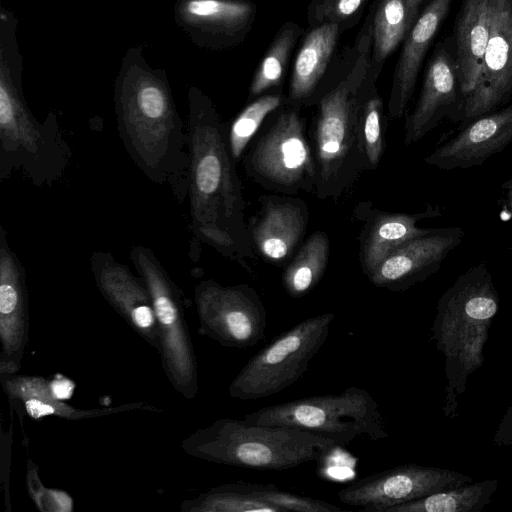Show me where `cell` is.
Instances as JSON below:
<instances>
[{"label":"cell","mask_w":512,"mask_h":512,"mask_svg":"<svg viewBox=\"0 0 512 512\" xmlns=\"http://www.w3.org/2000/svg\"><path fill=\"white\" fill-rule=\"evenodd\" d=\"M191 157L189 215L193 244H206L252 273L255 259L245 200L228 143V128L212 104L192 101L187 124Z\"/></svg>","instance_id":"obj_1"},{"label":"cell","mask_w":512,"mask_h":512,"mask_svg":"<svg viewBox=\"0 0 512 512\" xmlns=\"http://www.w3.org/2000/svg\"><path fill=\"white\" fill-rule=\"evenodd\" d=\"M371 20L357 39L352 65L317 101L311 141L317 175L314 194L319 199L340 198L365 171L359 116L379 77L371 67Z\"/></svg>","instance_id":"obj_2"},{"label":"cell","mask_w":512,"mask_h":512,"mask_svg":"<svg viewBox=\"0 0 512 512\" xmlns=\"http://www.w3.org/2000/svg\"><path fill=\"white\" fill-rule=\"evenodd\" d=\"M499 295L485 262L458 276L437 302L431 340L445 357V417L458 416V398L468 377L484 362L483 349L492 320L499 310Z\"/></svg>","instance_id":"obj_3"},{"label":"cell","mask_w":512,"mask_h":512,"mask_svg":"<svg viewBox=\"0 0 512 512\" xmlns=\"http://www.w3.org/2000/svg\"><path fill=\"white\" fill-rule=\"evenodd\" d=\"M118 135L129 157L153 183L169 186L182 204L189 193L191 157L188 131L165 90L143 83L122 95Z\"/></svg>","instance_id":"obj_4"},{"label":"cell","mask_w":512,"mask_h":512,"mask_svg":"<svg viewBox=\"0 0 512 512\" xmlns=\"http://www.w3.org/2000/svg\"><path fill=\"white\" fill-rule=\"evenodd\" d=\"M337 445L304 429L221 418L186 437L188 455L216 464L282 471L318 461Z\"/></svg>","instance_id":"obj_5"},{"label":"cell","mask_w":512,"mask_h":512,"mask_svg":"<svg viewBox=\"0 0 512 512\" xmlns=\"http://www.w3.org/2000/svg\"><path fill=\"white\" fill-rule=\"evenodd\" d=\"M250 423L304 429L335 442L351 443L357 437L379 441L388 437L376 400L367 390L351 386L339 394L291 400L260 408L245 415Z\"/></svg>","instance_id":"obj_6"},{"label":"cell","mask_w":512,"mask_h":512,"mask_svg":"<svg viewBox=\"0 0 512 512\" xmlns=\"http://www.w3.org/2000/svg\"><path fill=\"white\" fill-rule=\"evenodd\" d=\"M71 157L56 117L38 122L17 93L1 82L0 181L21 171L34 186H51L63 176Z\"/></svg>","instance_id":"obj_7"},{"label":"cell","mask_w":512,"mask_h":512,"mask_svg":"<svg viewBox=\"0 0 512 512\" xmlns=\"http://www.w3.org/2000/svg\"><path fill=\"white\" fill-rule=\"evenodd\" d=\"M247 176L278 194L314 193L316 161L300 108L284 105L272 114L242 157Z\"/></svg>","instance_id":"obj_8"},{"label":"cell","mask_w":512,"mask_h":512,"mask_svg":"<svg viewBox=\"0 0 512 512\" xmlns=\"http://www.w3.org/2000/svg\"><path fill=\"white\" fill-rule=\"evenodd\" d=\"M334 318L331 312L309 317L276 336L242 367L229 385V395L256 400L296 383L324 345Z\"/></svg>","instance_id":"obj_9"},{"label":"cell","mask_w":512,"mask_h":512,"mask_svg":"<svg viewBox=\"0 0 512 512\" xmlns=\"http://www.w3.org/2000/svg\"><path fill=\"white\" fill-rule=\"evenodd\" d=\"M130 259L151 294L165 374L174 390L191 400L199 390L198 366L180 290L150 248L133 246Z\"/></svg>","instance_id":"obj_10"},{"label":"cell","mask_w":512,"mask_h":512,"mask_svg":"<svg viewBox=\"0 0 512 512\" xmlns=\"http://www.w3.org/2000/svg\"><path fill=\"white\" fill-rule=\"evenodd\" d=\"M194 301L202 333L221 346L245 349L264 338L267 312L248 284L223 286L202 280L194 289Z\"/></svg>","instance_id":"obj_11"},{"label":"cell","mask_w":512,"mask_h":512,"mask_svg":"<svg viewBox=\"0 0 512 512\" xmlns=\"http://www.w3.org/2000/svg\"><path fill=\"white\" fill-rule=\"evenodd\" d=\"M472 481L457 471L407 463L347 484L338 492V498L363 511L387 512L394 506Z\"/></svg>","instance_id":"obj_12"},{"label":"cell","mask_w":512,"mask_h":512,"mask_svg":"<svg viewBox=\"0 0 512 512\" xmlns=\"http://www.w3.org/2000/svg\"><path fill=\"white\" fill-rule=\"evenodd\" d=\"M489 37L478 80L465 96L460 127L512 99V0H489Z\"/></svg>","instance_id":"obj_13"},{"label":"cell","mask_w":512,"mask_h":512,"mask_svg":"<svg viewBox=\"0 0 512 512\" xmlns=\"http://www.w3.org/2000/svg\"><path fill=\"white\" fill-rule=\"evenodd\" d=\"M464 105L451 35L437 42L426 66L419 98L406 117L404 144H414L444 118L459 123Z\"/></svg>","instance_id":"obj_14"},{"label":"cell","mask_w":512,"mask_h":512,"mask_svg":"<svg viewBox=\"0 0 512 512\" xmlns=\"http://www.w3.org/2000/svg\"><path fill=\"white\" fill-rule=\"evenodd\" d=\"M464 238L460 227H439L403 243L367 276L377 288L402 292L436 273Z\"/></svg>","instance_id":"obj_15"},{"label":"cell","mask_w":512,"mask_h":512,"mask_svg":"<svg viewBox=\"0 0 512 512\" xmlns=\"http://www.w3.org/2000/svg\"><path fill=\"white\" fill-rule=\"evenodd\" d=\"M90 268L95 284L110 306L158 353L160 336L149 289L143 279L108 251H94Z\"/></svg>","instance_id":"obj_16"},{"label":"cell","mask_w":512,"mask_h":512,"mask_svg":"<svg viewBox=\"0 0 512 512\" xmlns=\"http://www.w3.org/2000/svg\"><path fill=\"white\" fill-rule=\"evenodd\" d=\"M26 273L0 225V375L16 374L28 342Z\"/></svg>","instance_id":"obj_17"},{"label":"cell","mask_w":512,"mask_h":512,"mask_svg":"<svg viewBox=\"0 0 512 512\" xmlns=\"http://www.w3.org/2000/svg\"><path fill=\"white\" fill-rule=\"evenodd\" d=\"M259 202L258 212L247 224L253 250L268 263L286 266L305 235L308 205L293 195L278 193L263 195Z\"/></svg>","instance_id":"obj_18"},{"label":"cell","mask_w":512,"mask_h":512,"mask_svg":"<svg viewBox=\"0 0 512 512\" xmlns=\"http://www.w3.org/2000/svg\"><path fill=\"white\" fill-rule=\"evenodd\" d=\"M512 143V104L481 115L438 145L425 164L441 170L468 169L483 165Z\"/></svg>","instance_id":"obj_19"},{"label":"cell","mask_w":512,"mask_h":512,"mask_svg":"<svg viewBox=\"0 0 512 512\" xmlns=\"http://www.w3.org/2000/svg\"><path fill=\"white\" fill-rule=\"evenodd\" d=\"M354 214L363 222L358 238L359 259L363 273L368 276L394 249L427 233L430 228H421L417 223L440 216L441 210L428 204L418 213L387 212L365 202L356 207Z\"/></svg>","instance_id":"obj_20"},{"label":"cell","mask_w":512,"mask_h":512,"mask_svg":"<svg viewBox=\"0 0 512 512\" xmlns=\"http://www.w3.org/2000/svg\"><path fill=\"white\" fill-rule=\"evenodd\" d=\"M453 0H431L404 38L394 70L388 116L401 118L413 96L424 58L450 12Z\"/></svg>","instance_id":"obj_21"},{"label":"cell","mask_w":512,"mask_h":512,"mask_svg":"<svg viewBox=\"0 0 512 512\" xmlns=\"http://www.w3.org/2000/svg\"><path fill=\"white\" fill-rule=\"evenodd\" d=\"M1 383L10 403L22 402L27 414L33 418L44 416H57L69 420L101 417L113 413L161 409L146 403L132 402L103 409H76L62 400L68 397L56 390L57 381L49 382L45 378L36 376H22L16 374L0 375Z\"/></svg>","instance_id":"obj_22"},{"label":"cell","mask_w":512,"mask_h":512,"mask_svg":"<svg viewBox=\"0 0 512 512\" xmlns=\"http://www.w3.org/2000/svg\"><path fill=\"white\" fill-rule=\"evenodd\" d=\"M339 23H321L305 36L296 55L289 83L287 105L301 108L317 103L319 87L336 48Z\"/></svg>","instance_id":"obj_23"},{"label":"cell","mask_w":512,"mask_h":512,"mask_svg":"<svg viewBox=\"0 0 512 512\" xmlns=\"http://www.w3.org/2000/svg\"><path fill=\"white\" fill-rule=\"evenodd\" d=\"M489 0H462L451 34L465 96L474 88L489 37Z\"/></svg>","instance_id":"obj_24"},{"label":"cell","mask_w":512,"mask_h":512,"mask_svg":"<svg viewBox=\"0 0 512 512\" xmlns=\"http://www.w3.org/2000/svg\"><path fill=\"white\" fill-rule=\"evenodd\" d=\"M330 253L327 234L323 231L312 233L282 273V284L292 298H300L313 290L325 273Z\"/></svg>","instance_id":"obj_25"},{"label":"cell","mask_w":512,"mask_h":512,"mask_svg":"<svg viewBox=\"0 0 512 512\" xmlns=\"http://www.w3.org/2000/svg\"><path fill=\"white\" fill-rule=\"evenodd\" d=\"M497 487V479L466 483L394 506L387 512H481Z\"/></svg>","instance_id":"obj_26"},{"label":"cell","mask_w":512,"mask_h":512,"mask_svg":"<svg viewBox=\"0 0 512 512\" xmlns=\"http://www.w3.org/2000/svg\"><path fill=\"white\" fill-rule=\"evenodd\" d=\"M409 30L405 0H380L371 20V67L379 76L387 57Z\"/></svg>","instance_id":"obj_27"},{"label":"cell","mask_w":512,"mask_h":512,"mask_svg":"<svg viewBox=\"0 0 512 512\" xmlns=\"http://www.w3.org/2000/svg\"><path fill=\"white\" fill-rule=\"evenodd\" d=\"M186 11L194 19L244 38L252 28L256 6L250 0H191Z\"/></svg>","instance_id":"obj_28"},{"label":"cell","mask_w":512,"mask_h":512,"mask_svg":"<svg viewBox=\"0 0 512 512\" xmlns=\"http://www.w3.org/2000/svg\"><path fill=\"white\" fill-rule=\"evenodd\" d=\"M300 33V27L292 22L285 23L278 30L252 78L248 93L249 101L273 87L280 86L290 53Z\"/></svg>","instance_id":"obj_29"},{"label":"cell","mask_w":512,"mask_h":512,"mask_svg":"<svg viewBox=\"0 0 512 512\" xmlns=\"http://www.w3.org/2000/svg\"><path fill=\"white\" fill-rule=\"evenodd\" d=\"M287 104L281 93L264 94L250 103L236 116L228 128V143L236 164L274 112Z\"/></svg>","instance_id":"obj_30"},{"label":"cell","mask_w":512,"mask_h":512,"mask_svg":"<svg viewBox=\"0 0 512 512\" xmlns=\"http://www.w3.org/2000/svg\"><path fill=\"white\" fill-rule=\"evenodd\" d=\"M184 512H282L270 503L249 496L237 481L209 489L193 499L181 503Z\"/></svg>","instance_id":"obj_31"},{"label":"cell","mask_w":512,"mask_h":512,"mask_svg":"<svg viewBox=\"0 0 512 512\" xmlns=\"http://www.w3.org/2000/svg\"><path fill=\"white\" fill-rule=\"evenodd\" d=\"M383 116V100L374 87L359 116L358 141L365 171L376 169L384 152Z\"/></svg>","instance_id":"obj_32"},{"label":"cell","mask_w":512,"mask_h":512,"mask_svg":"<svg viewBox=\"0 0 512 512\" xmlns=\"http://www.w3.org/2000/svg\"><path fill=\"white\" fill-rule=\"evenodd\" d=\"M239 487L249 496L270 503L282 512H339L343 511L329 502L282 491L273 484L237 481Z\"/></svg>","instance_id":"obj_33"},{"label":"cell","mask_w":512,"mask_h":512,"mask_svg":"<svg viewBox=\"0 0 512 512\" xmlns=\"http://www.w3.org/2000/svg\"><path fill=\"white\" fill-rule=\"evenodd\" d=\"M366 0H314L310 6V24L339 23L352 17Z\"/></svg>","instance_id":"obj_34"},{"label":"cell","mask_w":512,"mask_h":512,"mask_svg":"<svg viewBox=\"0 0 512 512\" xmlns=\"http://www.w3.org/2000/svg\"><path fill=\"white\" fill-rule=\"evenodd\" d=\"M497 446H508L512 444V405L505 412L494 436Z\"/></svg>","instance_id":"obj_35"},{"label":"cell","mask_w":512,"mask_h":512,"mask_svg":"<svg viewBox=\"0 0 512 512\" xmlns=\"http://www.w3.org/2000/svg\"><path fill=\"white\" fill-rule=\"evenodd\" d=\"M422 2L423 0H405L409 29L419 16V8Z\"/></svg>","instance_id":"obj_36"},{"label":"cell","mask_w":512,"mask_h":512,"mask_svg":"<svg viewBox=\"0 0 512 512\" xmlns=\"http://www.w3.org/2000/svg\"><path fill=\"white\" fill-rule=\"evenodd\" d=\"M500 189L502 193L503 203L505 204L506 208L510 212V215L512 216V178L502 182Z\"/></svg>","instance_id":"obj_37"},{"label":"cell","mask_w":512,"mask_h":512,"mask_svg":"<svg viewBox=\"0 0 512 512\" xmlns=\"http://www.w3.org/2000/svg\"><path fill=\"white\" fill-rule=\"evenodd\" d=\"M61 493H62V492H61ZM61 493H60V494H61ZM60 494H59V495H60ZM56 496H57V495H56V492H55L53 495H51V496H50V498H53V499H55V500H56ZM57 502H58V504L60 505V507H61V509H62V510H67V509H66V508H65V507H64V506H63L59 501H57Z\"/></svg>","instance_id":"obj_38"}]
</instances>
